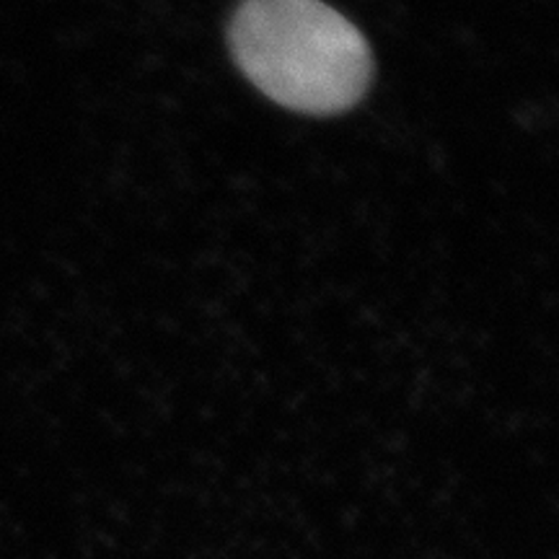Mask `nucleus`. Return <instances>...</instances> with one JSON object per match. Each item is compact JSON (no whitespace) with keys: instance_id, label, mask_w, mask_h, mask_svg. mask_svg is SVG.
Returning <instances> with one entry per match:
<instances>
[{"instance_id":"obj_1","label":"nucleus","mask_w":559,"mask_h":559,"mask_svg":"<svg viewBox=\"0 0 559 559\" xmlns=\"http://www.w3.org/2000/svg\"><path fill=\"white\" fill-rule=\"evenodd\" d=\"M228 39L243 75L300 115L353 109L373 73L366 37L324 0H243Z\"/></svg>"}]
</instances>
